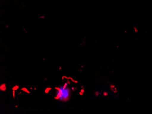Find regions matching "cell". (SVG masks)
<instances>
[{"label":"cell","mask_w":152,"mask_h":114,"mask_svg":"<svg viewBox=\"0 0 152 114\" xmlns=\"http://www.w3.org/2000/svg\"><path fill=\"white\" fill-rule=\"evenodd\" d=\"M66 83H67L68 85H70V81H69V80H68V79H67V82H66Z\"/></svg>","instance_id":"6"},{"label":"cell","mask_w":152,"mask_h":114,"mask_svg":"<svg viewBox=\"0 0 152 114\" xmlns=\"http://www.w3.org/2000/svg\"><path fill=\"white\" fill-rule=\"evenodd\" d=\"M61 66H60V68H59V70H61Z\"/></svg>","instance_id":"7"},{"label":"cell","mask_w":152,"mask_h":114,"mask_svg":"<svg viewBox=\"0 0 152 114\" xmlns=\"http://www.w3.org/2000/svg\"><path fill=\"white\" fill-rule=\"evenodd\" d=\"M81 92H84V90H81Z\"/></svg>","instance_id":"9"},{"label":"cell","mask_w":152,"mask_h":114,"mask_svg":"<svg viewBox=\"0 0 152 114\" xmlns=\"http://www.w3.org/2000/svg\"><path fill=\"white\" fill-rule=\"evenodd\" d=\"M12 93L13 97L14 99L15 97V91H14V90H13Z\"/></svg>","instance_id":"5"},{"label":"cell","mask_w":152,"mask_h":114,"mask_svg":"<svg viewBox=\"0 0 152 114\" xmlns=\"http://www.w3.org/2000/svg\"><path fill=\"white\" fill-rule=\"evenodd\" d=\"M48 80V79H47V78H45V79H44V80H45V81H46V80Z\"/></svg>","instance_id":"12"},{"label":"cell","mask_w":152,"mask_h":114,"mask_svg":"<svg viewBox=\"0 0 152 114\" xmlns=\"http://www.w3.org/2000/svg\"><path fill=\"white\" fill-rule=\"evenodd\" d=\"M15 107H18V105H15Z\"/></svg>","instance_id":"10"},{"label":"cell","mask_w":152,"mask_h":114,"mask_svg":"<svg viewBox=\"0 0 152 114\" xmlns=\"http://www.w3.org/2000/svg\"><path fill=\"white\" fill-rule=\"evenodd\" d=\"M34 90H37V88H36V87H35V88H34Z\"/></svg>","instance_id":"11"},{"label":"cell","mask_w":152,"mask_h":114,"mask_svg":"<svg viewBox=\"0 0 152 114\" xmlns=\"http://www.w3.org/2000/svg\"><path fill=\"white\" fill-rule=\"evenodd\" d=\"M51 90H52V88L51 87H48V88H46L45 91V93H48Z\"/></svg>","instance_id":"4"},{"label":"cell","mask_w":152,"mask_h":114,"mask_svg":"<svg viewBox=\"0 0 152 114\" xmlns=\"http://www.w3.org/2000/svg\"><path fill=\"white\" fill-rule=\"evenodd\" d=\"M21 91H23L24 92H25L27 93L28 94H30L31 92L29 91H28V90H27V89H26V87H23V88H22L21 89Z\"/></svg>","instance_id":"2"},{"label":"cell","mask_w":152,"mask_h":114,"mask_svg":"<svg viewBox=\"0 0 152 114\" xmlns=\"http://www.w3.org/2000/svg\"><path fill=\"white\" fill-rule=\"evenodd\" d=\"M19 88V86L18 85H15L13 87V88H12V90H14V91H17L18 89Z\"/></svg>","instance_id":"3"},{"label":"cell","mask_w":152,"mask_h":114,"mask_svg":"<svg viewBox=\"0 0 152 114\" xmlns=\"http://www.w3.org/2000/svg\"><path fill=\"white\" fill-rule=\"evenodd\" d=\"M0 90L2 91H5L7 90V86L5 83H3L0 85Z\"/></svg>","instance_id":"1"},{"label":"cell","mask_w":152,"mask_h":114,"mask_svg":"<svg viewBox=\"0 0 152 114\" xmlns=\"http://www.w3.org/2000/svg\"><path fill=\"white\" fill-rule=\"evenodd\" d=\"M22 94V92H20L19 93L18 95H20V94Z\"/></svg>","instance_id":"8"},{"label":"cell","mask_w":152,"mask_h":114,"mask_svg":"<svg viewBox=\"0 0 152 114\" xmlns=\"http://www.w3.org/2000/svg\"><path fill=\"white\" fill-rule=\"evenodd\" d=\"M32 89H33V88H32V87H30L31 90H32Z\"/></svg>","instance_id":"13"}]
</instances>
